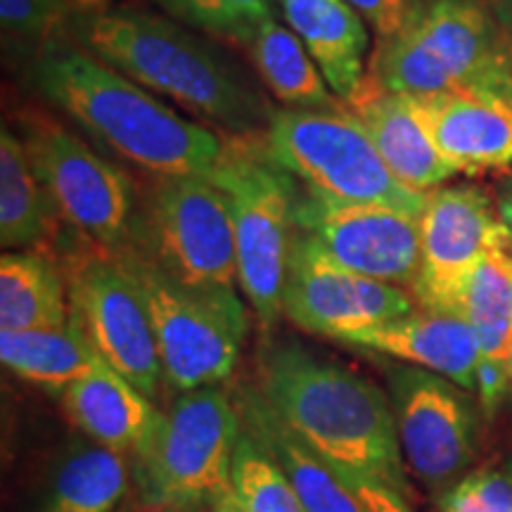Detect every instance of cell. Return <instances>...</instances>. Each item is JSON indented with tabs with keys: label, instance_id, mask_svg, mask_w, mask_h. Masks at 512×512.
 Returning <instances> with one entry per match:
<instances>
[{
	"label": "cell",
	"instance_id": "cell-1",
	"mask_svg": "<svg viewBox=\"0 0 512 512\" xmlns=\"http://www.w3.org/2000/svg\"><path fill=\"white\" fill-rule=\"evenodd\" d=\"M256 389L339 475L375 479L408 496L392 399L368 377L294 339H273L259 356Z\"/></svg>",
	"mask_w": 512,
	"mask_h": 512
},
{
	"label": "cell",
	"instance_id": "cell-2",
	"mask_svg": "<svg viewBox=\"0 0 512 512\" xmlns=\"http://www.w3.org/2000/svg\"><path fill=\"white\" fill-rule=\"evenodd\" d=\"M31 79L46 98L147 176L214 183L230 138L178 117L110 64L79 48H48Z\"/></svg>",
	"mask_w": 512,
	"mask_h": 512
},
{
	"label": "cell",
	"instance_id": "cell-3",
	"mask_svg": "<svg viewBox=\"0 0 512 512\" xmlns=\"http://www.w3.org/2000/svg\"><path fill=\"white\" fill-rule=\"evenodd\" d=\"M72 31L83 50L112 69L230 131H249L264 114L245 83L169 19L107 8L74 15Z\"/></svg>",
	"mask_w": 512,
	"mask_h": 512
},
{
	"label": "cell",
	"instance_id": "cell-4",
	"mask_svg": "<svg viewBox=\"0 0 512 512\" xmlns=\"http://www.w3.org/2000/svg\"><path fill=\"white\" fill-rule=\"evenodd\" d=\"M373 74L389 91L418 98L484 91L512 100V36L484 0H413Z\"/></svg>",
	"mask_w": 512,
	"mask_h": 512
},
{
	"label": "cell",
	"instance_id": "cell-5",
	"mask_svg": "<svg viewBox=\"0 0 512 512\" xmlns=\"http://www.w3.org/2000/svg\"><path fill=\"white\" fill-rule=\"evenodd\" d=\"M242 420L221 384L178 394L133 453L140 501L157 510H190L233 489Z\"/></svg>",
	"mask_w": 512,
	"mask_h": 512
},
{
	"label": "cell",
	"instance_id": "cell-6",
	"mask_svg": "<svg viewBox=\"0 0 512 512\" xmlns=\"http://www.w3.org/2000/svg\"><path fill=\"white\" fill-rule=\"evenodd\" d=\"M264 147L271 162L323 200L387 204L422 216L430 192H415L392 174L368 131L347 110H285L268 117Z\"/></svg>",
	"mask_w": 512,
	"mask_h": 512
},
{
	"label": "cell",
	"instance_id": "cell-7",
	"mask_svg": "<svg viewBox=\"0 0 512 512\" xmlns=\"http://www.w3.org/2000/svg\"><path fill=\"white\" fill-rule=\"evenodd\" d=\"M117 254L150 313L164 384L183 394L226 382L249 332L247 309L235 287L183 285L133 249Z\"/></svg>",
	"mask_w": 512,
	"mask_h": 512
},
{
	"label": "cell",
	"instance_id": "cell-8",
	"mask_svg": "<svg viewBox=\"0 0 512 512\" xmlns=\"http://www.w3.org/2000/svg\"><path fill=\"white\" fill-rule=\"evenodd\" d=\"M67 280L69 309L83 337L107 366L157 401L162 361L140 287L112 249L64 223L53 249Z\"/></svg>",
	"mask_w": 512,
	"mask_h": 512
},
{
	"label": "cell",
	"instance_id": "cell-9",
	"mask_svg": "<svg viewBox=\"0 0 512 512\" xmlns=\"http://www.w3.org/2000/svg\"><path fill=\"white\" fill-rule=\"evenodd\" d=\"M126 247L183 285L238 283L230 200L207 178L150 176L145 190L138 185V207Z\"/></svg>",
	"mask_w": 512,
	"mask_h": 512
},
{
	"label": "cell",
	"instance_id": "cell-10",
	"mask_svg": "<svg viewBox=\"0 0 512 512\" xmlns=\"http://www.w3.org/2000/svg\"><path fill=\"white\" fill-rule=\"evenodd\" d=\"M214 183L233 211L238 285L264 328L283 316V290L294 235V178L266 155L264 138H230Z\"/></svg>",
	"mask_w": 512,
	"mask_h": 512
},
{
	"label": "cell",
	"instance_id": "cell-11",
	"mask_svg": "<svg viewBox=\"0 0 512 512\" xmlns=\"http://www.w3.org/2000/svg\"><path fill=\"white\" fill-rule=\"evenodd\" d=\"M24 145L60 219L119 252L131 240L138 183L46 114H24Z\"/></svg>",
	"mask_w": 512,
	"mask_h": 512
},
{
	"label": "cell",
	"instance_id": "cell-12",
	"mask_svg": "<svg viewBox=\"0 0 512 512\" xmlns=\"http://www.w3.org/2000/svg\"><path fill=\"white\" fill-rule=\"evenodd\" d=\"M387 380L406 470L441 494L475 463L477 406L456 382L408 363L389 366Z\"/></svg>",
	"mask_w": 512,
	"mask_h": 512
},
{
	"label": "cell",
	"instance_id": "cell-13",
	"mask_svg": "<svg viewBox=\"0 0 512 512\" xmlns=\"http://www.w3.org/2000/svg\"><path fill=\"white\" fill-rule=\"evenodd\" d=\"M403 287L366 278L337 264L306 230L294 226L287 261L283 316L299 330L344 342L415 311Z\"/></svg>",
	"mask_w": 512,
	"mask_h": 512
},
{
	"label": "cell",
	"instance_id": "cell-14",
	"mask_svg": "<svg viewBox=\"0 0 512 512\" xmlns=\"http://www.w3.org/2000/svg\"><path fill=\"white\" fill-rule=\"evenodd\" d=\"M512 245L508 228L482 188L432 190L420 216V273L411 294L425 311L453 313L467 275L491 249Z\"/></svg>",
	"mask_w": 512,
	"mask_h": 512
},
{
	"label": "cell",
	"instance_id": "cell-15",
	"mask_svg": "<svg viewBox=\"0 0 512 512\" xmlns=\"http://www.w3.org/2000/svg\"><path fill=\"white\" fill-rule=\"evenodd\" d=\"M294 226L318 240L349 271L399 287L420 273V219L387 204L323 200L297 190Z\"/></svg>",
	"mask_w": 512,
	"mask_h": 512
},
{
	"label": "cell",
	"instance_id": "cell-16",
	"mask_svg": "<svg viewBox=\"0 0 512 512\" xmlns=\"http://www.w3.org/2000/svg\"><path fill=\"white\" fill-rule=\"evenodd\" d=\"M344 102L368 131L384 164L403 185L427 195L456 176V169L441 155L415 95L389 91L375 74H370Z\"/></svg>",
	"mask_w": 512,
	"mask_h": 512
},
{
	"label": "cell",
	"instance_id": "cell-17",
	"mask_svg": "<svg viewBox=\"0 0 512 512\" xmlns=\"http://www.w3.org/2000/svg\"><path fill=\"white\" fill-rule=\"evenodd\" d=\"M418 98V95H415ZM441 155L456 174H484L512 164V100L460 91L418 98Z\"/></svg>",
	"mask_w": 512,
	"mask_h": 512
},
{
	"label": "cell",
	"instance_id": "cell-18",
	"mask_svg": "<svg viewBox=\"0 0 512 512\" xmlns=\"http://www.w3.org/2000/svg\"><path fill=\"white\" fill-rule=\"evenodd\" d=\"M344 344L432 370L470 394L477 389V363L482 349L470 323L456 313L415 309L380 328L351 335Z\"/></svg>",
	"mask_w": 512,
	"mask_h": 512
},
{
	"label": "cell",
	"instance_id": "cell-19",
	"mask_svg": "<svg viewBox=\"0 0 512 512\" xmlns=\"http://www.w3.org/2000/svg\"><path fill=\"white\" fill-rule=\"evenodd\" d=\"M242 427L278 463L306 512H370L335 467L318 458L280 422L256 387L238 396Z\"/></svg>",
	"mask_w": 512,
	"mask_h": 512
},
{
	"label": "cell",
	"instance_id": "cell-20",
	"mask_svg": "<svg viewBox=\"0 0 512 512\" xmlns=\"http://www.w3.org/2000/svg\"><path fill=\"white\" fill-rule=\"evenodd\" d=\"M64 415L83 437L133 456L150 437L162 411L112 366H100L60 396Z\"/></svg>",
	"mask_w": 512,
	"mask_h": 512
},
{
	"label": "cell",
	"instance_id": "cell-21",
	"mask_svg": "<svg viewBox=\"0 0 512 512\" xmlns=\"http://www.w3.org/2000/svg\"><path fill=\"white\" fill-rule=\"evenodd\" d=\"M280 8L337 98H351L366 79L368 31L361 15L347 0H280Z\"/></svg>",
	"mask_w": 512,
	"mask_h": 512
},
{
	"label": "cell",
	"instance_id": "cell-22",
	"mask_svg": "<svg viewBox=\"0 0 512 512\" xmlns=\"http://www.w3.org/2000/svg\"><path fill=\"white\" fill-rule=\"evenodd\" d=\"M72 320L67 280L50 249H15L0 259V330H62Z\"/></svg>",
	"mask_w": 512,
	"mask_h": 512
},
{
	"label": "cell",
	"instance_id": "cell-23",
	"mask_svg": "<svg viewBox=\"0 0 512 512\" xmlns=\"http://www.w3.org/2000/svg\"><path fill=\"white\" fill-rule=\"evenodd\" d=\"M64 221L38 181L24 140L0 133V242L5 249H53Z\"/></svg>",
	"mask_w": 512,
	"mask_h": 512
},
{
	"label": "cell",
	"instance_id": "cell-24",
	"mask_svg": "<svg viewBox=\"0 0 512 512\" xmlns=\"http://www.w3.org/2000/svg\"><path fill=\"white\" fill-rule=\"evenodd\" d=\"M131 470L126 456L98 441H69L50 470L43 512H114L124 501Z\"/></svg>",
	"mask_w": 512,
	"mask_h": 512
},
{
	"label": "cell",
	"instance_id": "cell-25",
	"mask_svg": "<svg viewBox=\"0 0 512 512\" xmlns=\"http://www.w3.org/2000/svg\"><path fill=\"white\" fill-rule=\"evenodd\" d=\"M0 361L24 382L50 394H64L93 373L102 358L69 320L62 330H0Z\"/></svg>",
	"mask_w": 512,
	"mask_h": 512
},
{
	"label": "cell",
	"instance_id": "cell-26",
	"mask_svg": "<svg viewBox=\"0 0 512 512\" xmlns=\"http://www.w3.org/2000/svg\"><path fill=\"white\" fill-rule=\"evenodd\" d=\"M453 313L475 330L484 358L512 356V245L491 249L460 287Z\"/></svg>",
	"mask_w": 512,
	"mask_h": 512
},
{
	"label": "cell",
	"instance_id": "cell-27",
	"mask_svg": "<svg viewBox=\"0 0 512 512\" xmlns=\"http://www.w3.org/2000/svg\"><path fill=\"white\" fill-rule=\"evenodd\" d=\"M247 50L261 79L292 110H342L344 107L335 100V95H330L325 86L328 81L311 62L302 38L280 27L275 19H268L249 38Z\"/></svg>",
	"mask_w": 512,
	"mask_h": 512
},
{
	"label": "cell",
	"instance_id": "cell-28",
	"mask_svg": "<svg viewBox=\"0 0 512 512\" xmlns=\"http://www.w3.org/2000/svg\"><path fill=\"white\" fill-rule=\"evenodd\" d=\"M233 491L245 512H306L285 472L245 427L235 446Z\"/></svg>",
	"mask_w": 512,
	"mask_h": 512
},
{
	"label": "cell",
	"instance_id": "cell-29",
	"mask_svg": "<svg viewBox=\"0 0 512 512\" xmlns=\"http://www.w3.org/2000/svg\"><path fill=\"white\" fill-rule=\"evenodd\" d=\"M159 3L192 27L245 46L259 27L273 19V0H159Z\"/></svg>",
	"mask_w": 512,
	"mask_h": 512
},
{
	"label": "cell",
	"instance_id": "cell-30",
	"mask_svg": "<svg viewBox=\"0 0 512 512\" xmlns=\"http://www.w3.org/2000/svg\"><path fill=\"white\" fill-rule=\"evenodd\" d=\"M439 512H512V475L498 467H477L437 496Z\"/></svg>",
	"mask_w": 512,
	"mask_h": 512
},
{
	"label": "cell",
	"instance_id": "cell-31",
	"mask_svg": "<svg viewBox=\"0 0 512 512\" xmlns=\"http://www.w3.org/2000/svg\"><path fill=\"white\" fill-rule=\"evenodd\" d=\"M74 15L69 0H0L3 31L19 41H48Z\"/></svg>",
	"mask_w": 512,
	"mask_h": 512
},
{
	"label": "cell",
	"instance_id": "cell-32",
	"mask_svg": "<svg viewBox=\"0 0 512 512\" xmlns=\"http://www.w3.org/2000/svg\"><path fill=\"white\" fill-rule=\"evenodd\" d=\"M479 411L486 420H494L498 408L503 406L505 396L510 394V368L505 361L479 356L477 363V389Z\"/></svg>",
	"mask_w": 512,
	"mask_h": 512
},
{
	"label": "cell",
	"instance_id": "cell-33",
	"mask_svg": "<svg viewBox=\"0 0 512 512\" xmlns=\"http://www.w3.org/2000/svg\"><path fill=\"white\" fill-rule=\"evenodd\" d=\"M347 3L358 15L368 19L380 43H387L401 31L413 0H347Z\"/></svg>",
	"mask_w": 512,
	"mask_h": 512
},
{
	"label": "cell",
	"instance_id": "cell-34",
	"mask_svg": "<svg viewBox=\"0 0 512 512\" xmlns=\"http://www.w3.org/2000/svg\"><path fill=\"white\" fill-rule=\"evenodd\" d=\"M349 482L351 489L356 491L358 498L366 503L370 512H415L408 505L406 496L392 489V486L375 482V479H363V477H344Z\"/></svg>",
	"mask_w": 512,
	"mask_h": 512
},
{
	"label": "cell",
	"instance_id": "cell-35",
	"mask_svg": "<svg viewBox=\"0 0 512 512\" xmlns=\"http://www.w3.org/2000/svg\"><path fill=\"white\" fill-rule=\"evenodd\" d=\"M498 211H501V219L508 228L510 240H512V176L503 183L501 195H498Z\"/></svg>",
	"mask_w": 512,
	"mask_h": 512
},
{
	"label": "cell",
	"instance_id": "cell-36",
	"mask_svg": "<svg viewBox=\"0 0 512 512\" xmlns=\"http://www.w3.org/2000/svg\"><path fill=\"white\" fill-rule=\"evenodd\" d=\"M494 17L501 22V27L512 36V0H484Z\"/></svg>",
	"mask_w": 512,
	"mask_h": 512
},
{
	"label": "cell",
	"instance_id": "cell-37",
	"mask_svg": "<svg viewBox=\"0 0 512 512\" xmlns=\"http://www.w3.org/2000/svg\"><path fill=\"white\" fill-rule=\"evenodd\" d=\"M207 512H245V508H242V503L238 501V496H235V491L230 489L226 494L216 498V501H211L207 505Z\"/></svg>",
	"mask_w": 512,
	"mask_h": 512
},
{
	"label": "cell",
	"instance_id": "cell-38",
	"mask_svg": "<svg viewBox=\"0 0 512 512\" xmlns=\"http://www.w3.org/2000/svg\"><path fill=\"white\" fill-rule=\"evenodd\" d=\"M69 5H72L76 15H81V12L107 10V5H110V0H69Z\"/></svg>",
	"mask_w": 512,
	"mask_h": 512
},
{
	"label": "cell",
	"instance_id": "cell-39",
	"mask_svg": "<svg viewBox=\"0 0 512 512\" xmlns=\"http://www.w3.org/2000/svg\"><path fill=\"white\" fill-rule=\"evenodd\" d=\"M508 368H510V394H512V356H510V361H508Z\"/></svg>",
	"mask_w": 512,
	"mask_h": 512
},
{
	"label": "cell",
	"instance_id": "cell-40",
	"mask_svg": "<svg viewBox=\"0 0 512 512\" xmlns=\"http://www.w3.org/2000/svg\"><path fill=\"white\" fill-rule=\"evenodd\" d=\"M505 467H508V472H510V475H512V456L508 458V465H505Z\"/></svg>",
	"mask_w": 512,
	"mask_h": 512
}]
</instances>
